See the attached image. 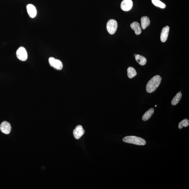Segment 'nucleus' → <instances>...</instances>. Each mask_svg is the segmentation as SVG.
<instances>
[{
    "mask_svg": "<svg viewBox=\"0 0 189 189\" xmlns=\"http://www.w3.org/2000/svg\"><path fill=\"white\" fill-rule=\"evenodd\" d=\"M162 77L159 75H156L153 77L148 82L146 85V90L148 93L154 92L160 85Z\"/></svg>",
    "mask_w": 189,
    "mask_h": 189,
    "instance_id": "nucleus-1",
    "label": "nucleus"
},
{
    "mask_svg": "<svg viewBox=\"0 0 189 189\" xmlns=\"http://www.w3.org/2000/svg\"><path fill=\"white\" fill-rule=\"evenodd\" d=\"M123 140L126 143L138 145H144L146 144V142L144 139L135 136H126L124 138Z\"/></svg>",
    "mask_w": 189,
    "mask_h": 189,
    "instance_id": "nucleus-2",
    "label": "nucleus"
},
{
    "mask_svg": "<svg viewBox=\"0 0 189 189\" xmlns=\"http://www.w3.org/2000/svg\"><path fill=\"white\" fill-rule=\"evenodd\" d=\"M117 26L116 21L114 19L110 20L107 23V30L110 35H114L117 30Z\"/></svg>",
    "mask_w": 189,
    "mask_h": 189,
    "instance_id": "nucleus-3",
    "label": "nucleus"
},
{
    "mask_svg": "<svg viewBox=\"0 0 189 189\" xmlns=\"http://www.w3.org/2000/svg\"><path fill=\"white\" fill-rule=\"evenodd\" d=\"M49 61L50 65L54 69L58 70H61L63 69V63L59 60L53 57H50L49 59Z\"/></svg>",
    "mask_w": 189,
    "mask_h": 189,
    "instance_id": "nucleus-4",
    "label": "nucleus"
},
{
    "mask_svg": "<svg viewBox=\"0 0 189 189\" xmlns=\"http://www.w3.org/2000/svg\"><path fill=\"white\" fill-rule=\"evenodd\" d=\"M16 55L17 58L21 61H25L28 57L27 51L25 48L23 47H20L17 50Z\"/></svg>",
    "mask_w": 189,
    "mask_h": 189,
    "instance_id": "nucleus-5",
    "label": "nucleus"
},
{
    "mask_svg": "<svg viewBox=\"0 0 189 189\" xmlns=\"http://www.w3.org/2000/svg\"><path fill=\"white\" fill-rule=\"evenodd\" d=\"M132 7L133 2L132 0H123L120 5L121 8L125 11H130Z\"/></svg>",
    "mask_w": 189,
    "mask_h": 189,
    "instance_id": "nucleus-6",
    "label": "nucleus"
},
{
    "mask_svg": "<svg viewBox=\"0 0 189 189\" xmlns=\"http://www.w3.org/2000/svg\"><path fill=\"white\" fill-rule=\"evenodd\" d=\"M0 129L3 133L5 134H10L11 131V127L10 124L7 121H4L1 123Z\"/></svg>",
    "mask_w": 189,
    "mask_h": 189,
    "instance_id": "nucleus-7",
    "label": "nucleus"
},
{
    "mask_svg": "<svg viewBox=\"0 0 189 189\" xmlns=\"http://www.w3.org/2000/svg\"><path fill=\"white\" fill-rule=\"evenodd\" d=\"M85 132V130L83 129V126L81 125H79L74 130L73 133L75 138L79 139L83 135Z\"/></svg>",
    "mask_w": 189,
    "mask_h": 189,
    "instance_id": "nucleus-8",
    "label": "nucleus"
},
{
    "mask_svg": "<svg viewBox=\"0 0 189 189\" xmlns=\"http://www.w3.org/2000/svg\"><path fill=\"white\" fill-rule=\"evenodd\" d=\"M26 8L29 16L31 18L35 17L37 14V11L35 6L32 4H29Z\"/></svg>",
    "mask_w": 189,
    "mask_h": 189,
    "instance_id": "nucleus-9",
    "label": "nucleus"
},
{
    "mask_svg": "<svg viewBox=\"0 0 189 189\" xmlns=\"http://www.w3.org/2000/svg\"><path fill=\"white\" fill-rule=\"evenodd\" d=\"M169 30L170 27L168 26H165L162 29L160 37L161 41L162 42L166 41L168 38Z\"/></svg>",
    "mask_w": 189,
    "mask_h": 189,
    "instance_id": "nucleus-10",
    "label": "nucleus"
},
{
    "mask_svg": "<svg viewBox=\"0 0 189 189\" xmlns=\"http://www.w3.org/2000/svg\"><path fill=\"white\" fill-rule=\"evenodd\" d=\"M130 26L131 28L134 31L136 35H138L141 33L142 29L138 22L134 21L131 23Z\"/></svg>",
    "mask_w": 189,
    "mask_h": 189,
    "instance_id": "nucleus-11",
    "label": "nucleus"
},
{
    "mask_svg": "<svg viewBox=\"0 0 189 189\" xmlns=\"http://www.w3.org/2000/svg\"><path fill=\"white\" fill-rule=\"evenodd\" d=\"M141 27L143 29H145L150 25V23L149 18L147 16L142 17L141 19Z\"/></svg>",
    "mask_w": 189,
    "mask_h": 189,
    "instance_id": "nucleus-12",
    "label": "nucleus"
},
{
    "mask_svg": "<svg viewBox=\"0 0 189 189\" xmlns=\"http://www.w3.org/2000/svg\"><path fill=\"white\" fill-rule=\"evenodd\" d=\"M154 112V109L153 108H150L146 112L142 117V120L144 121H147L149 119L152 115Z\"/></svg>",
    "mask_w": 189,
    "mask_h": 189,
    "instance_id": "nucleus-13",
    "label": "nucleus"
},
{
    "mask_svg": "<svg viewBox=\"0 0 189 189\" xmlns=\"http://www.w3.org/2000/svg\"><path fill=\"white\" fill-rule=\"evenodd\" d=\"M135 59L136 61L140 65L144 66L146 64L147 60L145 57L139 55H135Z\"/></svg>",
    "mask_w": 189,
    "mask_h": 189,
    "instance_id": "nucleus-14",
    "label": "nucleus"
},
{
    "mask_svg": "<svg viewBox=\"0 0 189 189\" xmlns=\"http://www.w3.org/2000/svg\"><path fill=\"white\" fill-rule=\"evenodd\" d=\"M182 94L181 92L178 93L175 96L174 98L172 100L171 103L172 105L176 106L178 104L182 98Z\"/></svg>",
    "mask_w": 189,
    "mask_h": 189,
    "instance_id": "nucleus-15",
    "label": "nucleus"
},
{
    "mask_svg": "<svg viewBox=\"0 0 189 189\" xmlns=\"http://www.w3.org/2000/svg\"><path fill=\"white\" fill-rule=\"evenodd\" d=\"M128 77L130 79L133 78L137 75V73L134 68L129 67L127 69Z\"/></svg>",
    "mask_w": 189,
    "mask_h": 189,
    "instance_id": "nucleus-16",
    "label": "nucleus"
},
{
    "mask_svg": "<svg viewBox=\"0 0 189 189\" xmlns=\"http://www.w3.org/2000/svg\"><path fill=\"white\" fill-rule=\"evenodd\" d=\"M152 2L155 6L164 9L166 7L165 4L162 3L160 0H152Z\"/></svg>",
    "mask_w": 189,
    "mask_h": 189,
    "instance_id": "nucleus-17",
    "label": "nucleus"
},
{
    "mask_svg": "<svg viewBox=\"0 0 189 189\" xmlns=\"http://www.w3.org/2000/svg\"><path fill=\"white\" fill-rule=\"evenodd\" d=\"M189 120L188 119L185 118L181 122H180L179 124V126H178V128L179 129H182L183 128L185 127H187L189 126Z\"/></svg>",
    "mask_w": 189,
    "mask_h": 189,
    "instance_id": "nucleus-18",
    "label": "nucleus"
},
{
    "mask_svg": "<svg viewBox=\"0 0 189 189\" xmlns=\"http://www.w3.org/2000/svg\"><path fill=\"white\" fill-rule=\"evenodd\" d=\"M156 106H156V105H155V106L156 107Z\"/></svg>",
    "mask_w": 189,
    "mask_h": 189,
    "instance_id": "nucleus-19",
    "label": "nucleus"
}]
</instances>
